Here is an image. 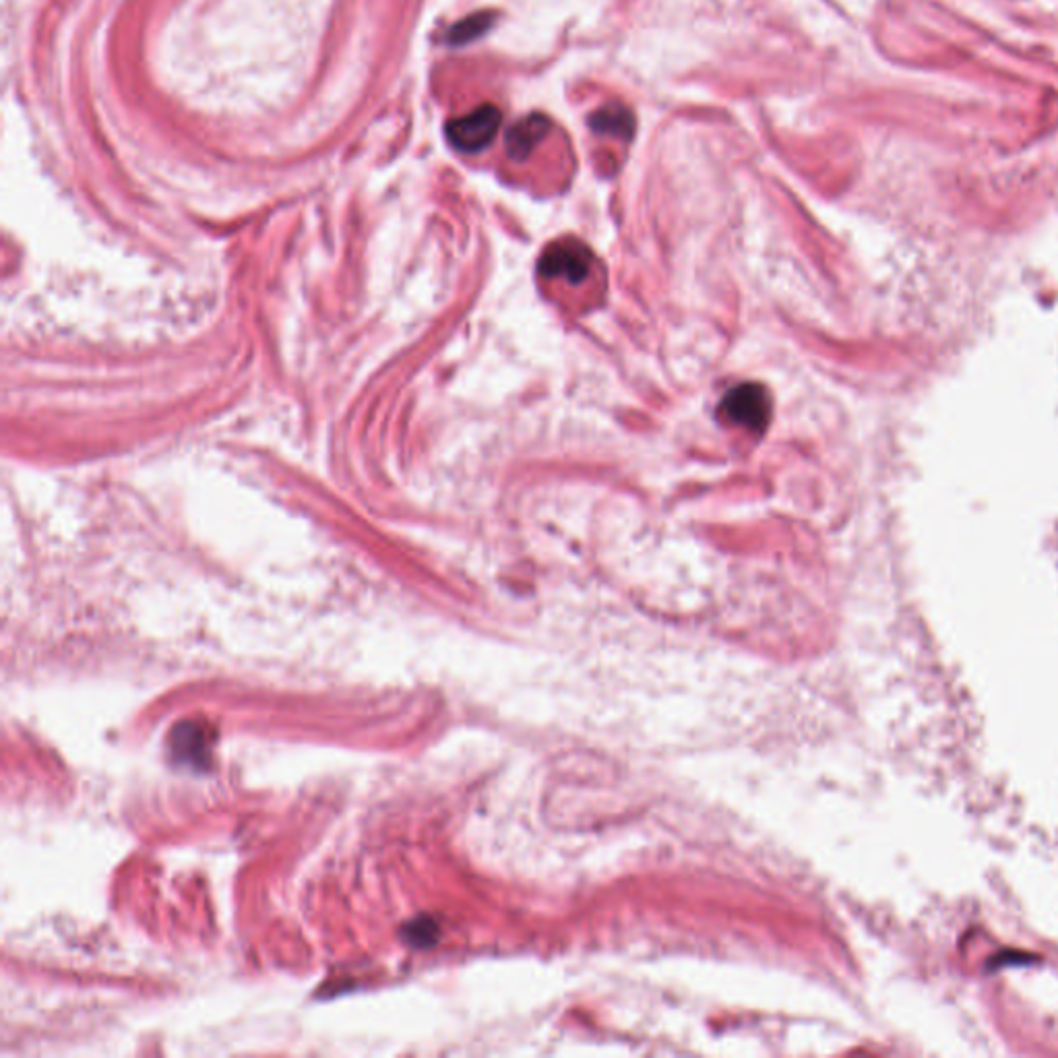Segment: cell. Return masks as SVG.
Listing matches in <instances>:
<instances>
[{
    "mask_svg": "<svg viewBox=\"0 0 1058 1058\" xmlns=\"http://www.w3.org/2000/svg\"><path fill=\"white\" fill-rule=\"evenodd\" d=\"M596 257L589 248L575 238H565L552 242L542 253L538 273L548 282H565L569 286H579L594 273Z\"/></svg>",
    "mask_w": 1058,
    "mask_h": 1058,
    "instance_id": "obj_1",
    "label": "cell"
},
{
    "mask_svg": "<svg viewBox=\"0 0 1058 1058\" xmlns=\"http://www.w3.org/2000/svg\"><path fill=\"white\" fill-rule=\"evenodd\" d=\"M501 110L492 104H484L465 116L447 122V141L461 153L484 151L501 129Z\"/></svg>",
    "mask_w": 1058,
    "mask_h": 1058,
    "instance_id": "obj_2",
    "label": "cell"
},
{
    "mask_svg": "<svg viewBox=\"0 0 1058 1058\" xmlns=\"http://www.w3.org/2000/svg\"><path fill=\"white\" fill-rule=\"evenodd\" d=\"M769 393L761 385L744 383L726 393L720 403V416L728 424L761 432L769 422Z\"/></svg>",
    "mask_w": 1058,
    "mask_h": 1058,
    "instance_id": "obj_3",
    "label": "cell"
},
{
    "mask_svg": "<svg viewBox=\"0 0 1058 1058\" xmlns=\"http://www.w3.org/2000/svg\"><path fill=\"white\" fill-rule=\"evenodd\" d=\"M550 127L552 124L544 114H529L523 120L515 122L507 133V151L511 158L517 162L525 160L548 135Z\"/></svg>",
    "mask_w": 1058,
    "mask_h": 1058,
    "instance_id": "obj_4",
    "label": "cell"
},
{
    "mask_svg": "<svg viewBox=\"0 0 1058 1058\" xmlns=\"http://www.w3.org/2000/svg\"><path fill=\"white\" fill-rule=\"evenodd\" d=\"M589 124H591V129L600 135L625 137V139H629L635 129L633 114L620 104H608L600 108L598 112H594V116H591Z\"/></svg>",
    "mask_w": 1058,
    "mask_h": 1058,
    "instance_id": "obj_5",
    "label": "cell"
},
{
    "mask_svg": "<svg viewBox=\"0 0 1058 1058\" xmlns=\"http://www.w3.org/2000/svg\"><path fill=\"white\" fill-rule=\"evenodd\" d=\"M172 749L176 751L178 759L199 763L207 759V740L203 738V732L195 724H184L174 732L172 738Z\"/></svg>",
    "mask_w": 1058,
    "mask_h": 1058,
    "instance_id": "obj_6",
    "label": "cell"
},
{
    "mask_svg": "<svg viewBox=\"0 0 1058 1058\" xmlns=\"http://www.w3.org/2000/svg\"><path fill=\"white\" fill-rule=\"evenodd\" d=\"M490 21L486 19V15H474L470 19L461 21L459 25H455L451 29V42L453 44H468L470 40L482 36L484 31L488 29Z\"/></svg>",
    "mask_w": 1058,
    "mask_h": 1058,
    "instance_id": "obj_7",
    "label": "cell"
}]
</instances>
